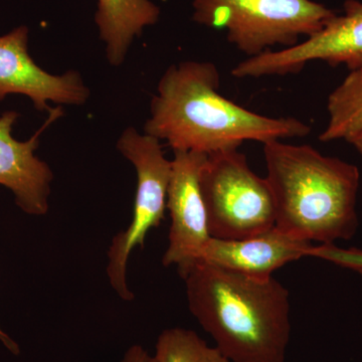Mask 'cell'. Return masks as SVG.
<instances>
[{
    "instance_id": "6da1fadb",
    "label": "cell",
    "mask_w": 362,
    "mask_h": 362,
    "mask_svg": "<svg viewBox=\"0 0 362 362\" xmlns=\"http://www.w3.org/2000/svg\"><path fill=\"white\" fill-rule=\"evenodd\" d=\"M221 74L211 62L171 65L150 102L144 133L173 151L211 154L239 149L246 141L267 142L310 134L296 118H271L247 110L220 94Z\"/></svg>"
},
{
    "instance_id": "7a4b0ae2",
    "label": "cell",
    "mask_w": 362,
    "mask_h": 362,
    "mask_svg": "<svg viewBox=\"0 0 362 362\" xmlns=\"http://www.w3.org/2000/svg\"><path fill=\"white\" fill-rule=\"evenodd\" d=\"M181 277L188 308L230 362H285L291 307L289 291L279 281L204 262Z\"/></svg>"
},
{
    "instance_id": "3957f363",
    "label": "cell",
    "mask_w": 362,
    "mask_h": 362,
    "mask_svg": "<svg viewBox=\"0 0 362 362\" xmlns=\"http://www.w3.org/2000/svg\"><path fill=\"white\" fill-rule=\"evenodd\" d=\"M264 156L275 202L276 228L321 245L356 235L361 182L357 166L323 156L310 145L281 140L265 143Z\"/></svg>"
},
{
    "instance_id": "277c9868",
    "label": "cell",
    "mask_w": 362,
    "mask_h": 362,
    "mask_svg": "<svg viewBox=\"0 0 362 362\" xmlns=\"http://www.w3.org/2000/svg\"><path fill=\"white\" fill-rule=\"evenodd\" d=\"M192 9L194 23L225 30L247 58L294 47L337 14L314 0H192Z\"/></svg>"
},
{
    "instance_id": "5b68a950",
    "label": "cell",
    "mask_w": 362,
    "mask_h": 362,
    "mask_svg": "<svg viewBox=\"0 0 362 362\" xmlns=\"http://www.w3.org/2000/svg\"><path fill=\"white\" fill-rule=\"evenodd\" d=\"M199 181L211 238L245 239L275 226V202L268 180L252 170L239 150L207 156Z\"/></svg>"
},
{
    "instance_id": "8992f818",
    "label": "cell",
    "mask_w": 362,
    "mask_h": 362,
    "mask_svg": "<svg viewBox=\"0 0 362 362\" xmlns=\"http://www.w3.org/2000/svg\"><path fill=\"white\" fill-rule=\"evenodd\" d=\"M117 149L134 166L137 187L132 218L126 230L117 233L108 250L107 276L119 297L132 301L127 282L128 262L136 247H143L147 233L163 221L173 161L164 154L160 140L133 127L126 128Z\"/></svg>"
},
{
    "instance_id": "52a82bcc",
    "label": "cell",
    "mask_w": 362,
    "mask_h": 362,
    "mask_svg": "<svg viewBox=\"0 0 362 362\" xmlns=\"http://www.w3.org/2000/svg\"><path fill=\"white\" fill-rule=\"evenodd\" d=\"M313 61L344 65L350 71L362 69V1L345 0L342 13L335 14L318 32L294 47L247 58L233 69L232 75L239 78L289 75Z\"/></svg>"
},
{
    "instance_id": "ba28073f",
    "label": "cell",
    "mask_w": 362,
    "mask_h": 362,
    "mask_svg": "<svg viewBox=\"0 0 362 362\" xmlns=\"http://www.w3.org/2000/svg\"><path fill=\"white\" fill-rule=\"evenodd\" d=\"M206 154L173 151V171L166 199L171 226L164 267H177L180 276L199 262L211 240L206 206L201 189V173Z\"/></svg>"
},
{
    "instance_id": "9c48e42d",
    "label": "cell",
    "mask_w": 362,
    "mask_h": 362,
    "mask_svg": "<svg viewBox=\"0 0 362 362\" xmlns=\"http://www.w3.org/2000/svg\"><path fill=\"white\" fill-rule=\"evenodd\" d=\"M30 30L20 25L0 37V102L21 95L39 112H52L49 103L82 106L90 89L78 71L52 75L40 68L28 52Z\"/></svg>"
},
{
    "instance_id": "30bf717a",
    "label": "cell",
    "mask_w": 362,
    "mask_h": 362,
    "mask_svg": "<svg viewBox=\"0 0 362 362\" xmlns=\"http://www.w3.org/2000/svg\"><path fill=\"white\" fill-rule=\"evenodd\" d=\"M61 115L59 108L49 112L47 122L26 141H18L13 135L18 112L6 111L0 116V185L11 190L16 206L30 216H45L49 209L54 173L35 156V150L40 135Z\"/></svg>"
},
{
    "instance_id": "8fae6325",
    "label": "cell",
    "mask_w": 362,
    "mask_h": 362,
    "mask_svg": "<svg viewBox=\"0 0 362 362\" xmlns=\"http://www.w3.org/2000/svg\"><path fill=\"white\" fill-rule=\"evenodd\" d=\"M311 243L296 239L274 226L240 240L211 238L199 262L247 277L268 279L286 264L307 257Z\"/></svg>"
},
{
    "instance_id": "7c38bea8",
    "label": "cell",
    "mask_w": 362,
    "mask_h": 362,
    "mask_svg": "<svg viewBox=\"0 0 362 362\" xmlns=\"http://www.w3.org/2000/svg\"><path fill=\"white\" fill-rule=\"evenodd\" d=\"M160 13L151 0H98L95 23L111 66L122 65L136 37L156 25Z\"/></svg>"
},
{
    "instance_id": "4fadbf2b",
    "label": "cell",
    "mask_w": 362,
    "mask_h": 362,
    "mask_svg": "<svg viewBox=\"0 0 362 362\" xmlns=\"http://www.w3.org/2000/svg\"><path fill=\"white\" fill-rule=\"evenodd\" d=\"M329 119L319 135L322 142L351 141L362 132V69L351 71L328 97Z\"/></svg>"
},
{
    "instance_id": "5bb4252c",
    "label": "cell",
    "mask_w": 362,
    "mask_h": 362,
    "mask_svg": "<svg viewBox=\"0 0 362 362\" xmlns=\"http://www.w3.org/2000/svg\"><path fill=\"white\" fill-rule=\"evenodd\" d=\"M157 362H230L216 347H209L194 331L169 328L156 343Z\"/></svg>"
},
{
    "instance_id": "9a60e30c",
    "label": "cell",
    "mask_w": 362,
    "mask_h": 362,
    "mask_svg": "<svg viewBox=\"0 0 362 362\" xmlns=\"http://www.w3.org/2000/svg\"><path fill=\"white\" fill-rule=\"evenodd\" d=\"M308 257H316L327 259L338 266L352 269L362 275V251L358 249H340L334 245H320L311 246L308 251Z\"/></svg>"
},
{
    "instance_id": "2e32d148",
    "label": "cell",
    "mask_w": 362,
    "mask_h": 362,
    "mask_svg": "<svg viewBox=\"0 0 362 362\" xmlns=\"http://www.w3.org/2000/svg\"><path fill=\"white\" fill-rule=\"evenodd\" d=\"M122 362H157L156 356H150L140 346H134L129 349Z\"/></svg>"
},
{
    "instance_id": "e0dca14e",
    "label": "cell",
    "mask_w": 362,
    "mask_h": 362,
    "mask_svg": "<svg viewBox=\"0 0 362 362\" xmlns=\"http://www.w3.org/2000/svg\"><path fill=\"white\" fill-rule=\"evenodd\" d=\"M0 342H1L9 351L13 352V354H20V347H18V343L14 341L13 338L9 337L7 333L4 332L1 327H0Z\"/></svg>"
},
{
    "instance_id": "ac0fdd59",
    "label": "cell",
    "mask_w": 362,
    "mask_h": 362,
    "mask_svg": "<svg viewBox=\"0 0 362 362\" xmlns=\"http://www.w3.org/2000/svg\"><path fill=\"white\" fill-rule=\"evenodd\" d=\"M349 144H351L359 153L362 154V132L359 133L356 137H354V139L349 142Z\"/></svg>"
}]
</instances>
